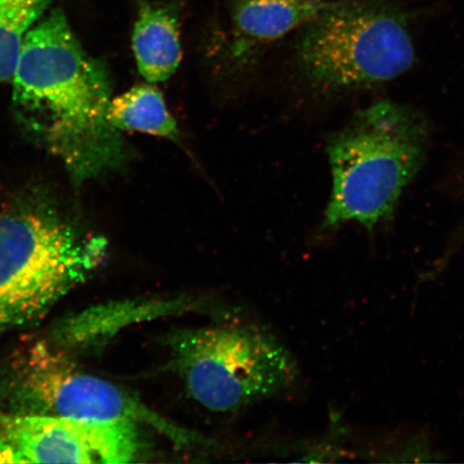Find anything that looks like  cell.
Returning <instances> with one entry per match:
<instances>
[{
    "label": "cell",
    "instance_id": "cell-1",
    "mask_svg": "<svg viewBox=\"0 0 464 464\" xmlns=\"http://www.w3.org/2000/svg\"><path fill=\"white\" fill-rule=\"evenodd\" d=\"M11 82L17 123L75 187L129 164L130 145L109 120L107 68L87 53L61 8L28 32Z\"/></svg>",
    "mask_w": 464,
    "mask_h": 464
},
{
    "label": "cell",
    "instance_id": "cell-2",
    "mask_svg": "<svg viewBox=\"0 0 464 464\" xmlns=\"http://www.w3.org/2000/svg\"><path fill=\"white\" fill-rule=\"evenodd\" d=\"M429 140L426 116L408 104L381 101L359 111L328 143L334 185L324 229L355 222L371 232L391 220Z\"/></svg>",
    "mask_w": 464,
    "mask_h": 464
},
{
    "label": "cell",
    "instance_id": "cell-3",
    "mask_svg": "<svg viewBox=\"0 0 464 464\" xmlns=\"http://www.w3.org/2000/svg\"><path fill=\"white\" fill-rule=\"evenodd\" d=\"M107 249L45 203L0 212V335L43 317L100 268Z\"/></svg>",
    "mask_w": 464,
    "mask_h": 464
},
{
    "label": "cell",
    "instance_id": "cell-4",
    "mask_svg": "<svg viewBox=\"0 0 464 464\" xmlns=\"http://www.w3.org/2000/svg\"><path fill=\"white\" fill-rule=\"evenodd\" d=\"M169 369L189 396L218 413L293 385L297 365L271 335L242 324L179 329L165 336Z\"/></svg>",
    "mask_w": 464,
    "mask_h": 464
},
{
    "label": "cell",
    "instance_id": "cell-5",
    "mask_svg": "<svg viewBox=\"0 0 464 464\" xmlns=\"http://www.w3.org/2000/svg\"><path fill=\"white\" fill-rule=\"evenodd\" d=\"M298 53L306 77L324 92L390 82L416 61L402 15L384 5L346 0L304 26Z\"/></svg>",
    "mask_w": 464,
    "mask_h": 464
},
{
    "label": "cell",
    "instance_id": "cell-6",
    "mask_svg": "<svg viewBox=\"0 0 464 464\" xmlns=\"http://www.w3.org/2000/svg\"><path fill=\"white\" fill-rule=\"evenodd\" d=\"M0 410L15 414L63 417L152 427L179 448L206 445L112 382L74 367L61 353L37 344L11 365L0 384Z\"/></svg>",
    "mask_w": 464,
    "mask_h": 464
},
{
    "label": "cell",
    "instance_id": "cell-7",
    "mask_svg": "<svg viewBox=\"0 0 464 464\" xmlns=\"http://www.w3.org/2000/svg\"><path fill=\"white\" fill-rule=\"evenodd\" d=\"M140 427L0 410V463L137 461L142 450Z\"/></svg>",
    "mask_w": 464,
    "mask_h": 464
},
{
    "label": "cell",
    "instance_id": "cell-8",
    "mask_svg": "<svg viewBox=\"0 0 464 464\" xmlns=\"http://www.w3.org/2000/svg\"><path fill=\"white\" fill-rule=\"evenodd\" d=\"M181 11L178 0H139L132 50L139 72L150 83L169 79L181 62Z\"/></svg>",
    "mask_w": 464,
    "mask_h": 464
},
{
    "label": "cell",
    "instance_id": "cell-9",
    "mask_svg": "<svg viewBox=\"0 0 464 464\" xmlns=\"http://www.w3.org/2000/svg\"><path fill=\"white\" fill-rule=\"evenodd\" d=\"M328 0H231V19L237 57L254 45L275 42L295 28L306 26L332 9Z\"/></svg>",
    "mask_w": 464,
    "mask_h": 464
},
{
    "label": "cell",
    "instance_id": "cell-10",
    "mask_svg": "<svg viewBox=\"0 0 464 464\" xmlns=\"http://www.w3.org/2000/svg\"><path fill=\"white\" fill-rule=\"evenodd\" d=\"M109 120L119 130L149 133L178 140L177 121L168 111L160 92L150 85L132 87L114 98L109 109Z\"/></svg>",
    "mask_w": 464,
    "mask_h": 464
},
{
    "label": "cell",
    "instance_id": "cell-11",
    "mask_svg": "<svg viewBox=\"0 0 464 464\" xmlns=\"http://www.w3.org/2000/svg\"><path fill=\"white\" fill-rule=\"evenodd\" d=\"M56 0H0V83L11 82L27 34Z\"/></svg>",
    "mask_w": 464,
    "mask_h": 464
}]
</instances>
